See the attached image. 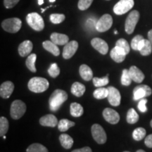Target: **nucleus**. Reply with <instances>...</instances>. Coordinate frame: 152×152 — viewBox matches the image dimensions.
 <instances>
[{"label": "nucleus", "mask_w": 152, "mask_h": 152, "mask_svg": "<svg viewBox=\"0 0 152 152\" xmlns=\"http://www.w3.org/2000/svg\"><path fill=\"white\" fill-rule=\"evenodd\" d=\"M33 43L30 40H25L18 46V54L20 56L25 57L30 54L33 50Z\"/></svg>", "instance_id": "nucleus-18"}, {"label": "nucleus", "mask_w": 152, "mask_h": 152, "mask_svg": "<svg viewBox=\"0 0 152 152\" xmlns=\"http://www.w3.org/2000/svg\"><path fill=\"white\" fill-rule=\"evenodd\" d=\"M78 48V43L75 40L68 42L65 45L63 50V57L65 59H69L74 54Z\"/></svg>", "instance_id": "nucleus-12"}, {"label": "nucleus", "mask_w": 152, "mask_h": 152, "mask_svg": "<svg viewBox=\"0 0 152 152\" xmlns=\"http://www.w3.org/2000/svg\"><path fill=\"white\" fill-rule=\"evenodd\" d=\"M71 92L75 96L80 97L85 92V86L79 82H75L72 85Z\"/></svg>", "instance_id": "nucleus-22"}, {"label": "nucleus", "mask_w": 152, "mask_h": 152, "mask_svg": "<svg viewBox=\"0 0 152 152\" xmlns=\"http://www.w3.org/2000/svg\"><path fill=\"white\" fill-rule=\"evenodd\" d=\"M144 143H145V145L147 147L152 148V134L146 137L145 140H144Z\"/></svg>", "instance_id": "nucleus-43"}, {"label": "nucleus", "mask_w": 152, "mask_h": 152, "mask_svg": "<svg viewBox=\"0 0 152 152\" xmlns=\"http://www.w3.org/2000/svg\"><path fill=\"white\" fill-rule=\"evenodd\" d=\"M22 22L18 18L6 19L1 23V27L5 31L10 33H16L21 28Z\"/></svg>", "instance_id": "nucleus-4"}, {"label": "nucleus", "mask_w": 152, "mask_h": 152, "mask_svg": "<svg viewBox=\"0 0 152 152\" xmlns=\"http://www.w3.org/2000/svg\"><path fill=\"white\" fill-rule=\"evenodd\" d=\"M26 111V105L20 100H15L11 105L10 114L13 119L18 120L24 115Z\"/></svg>", "instance_id": "nucleus-5"}, {"label": "nucleus", "mask_w": 152, "mask_h": 152, "mask_svg": "<svg viewBox=\"0 0 152 152\" xmlns=\"http://www.w3.org/2000/svg\"><path fill=\"white\" fill-rule=\"evenodd\" d=\"M26 152H49L45 146L39 143H34L28 147Z\"/></svg>", "instance_id": "nucleus-33"}, {"label": "nucleus", "mask_w": 152, "mask_h": 152, "mask_svg": "<svg viewBox=\"0 0 152 152\" xmlns=\"http://www.w3.org/2000/svg\"><path fill=\"white\" fill-rule=\"evenodd\" d=\"M42 46L47 52H50L54 56H57L60 54V50L57 47L56 44H54L52 41L46 40L42 43Z\"/></svg>", "instance_id": "nucleus-21"}, {"label": "nucleus", "mask_w": 152, "mask_h": 152, "mask_svg": "<svg viewBox=\"0 0 152 152\" xmlns=\"http://www.w3.org/2000/svg\"><path fill=\"white\" fill-rule=\"evenodd\" d=\"M148 39H149L152 44V29L150 30L148 32Z\"/></svg>", "instance_id": "nucleus-45"}, {"label": "nucleus", "mask_w": 152, "mask_h": 152, "mask_svg": "<svg viewBox=\"0 0 152 152\" xmlns=\"http://www.w3.org/2000/svg\"><path fill=\"white\" fill-rule=\"evenodd\" d=\"M114 33H115V34H118V31H117V30H115V31H114Z\"/></svg>", "instance_id": "nucleus-49"}, {"label": "nucleus", "mask_w": 152, "mask_h": 152, "mask_svg": "<svg viewBox=\"0 0 152 152\" xmlns=\"http://www.w3.org/2000/svg\"><path fill=\"white\" fill-rule=\"evenodd\" d=\"M144 40H145V39L142 35H136L131 41V47L134 50L140 51V49L142 48V45H144Z\"/></svg>", "instance_id": "nucleus-26"}, {"label": "nucleus", "mask_w": 152, "mask_h": 152, "mask_svg": "<svg viewBox=\"0 0 152 152\" xmlns=\"http://www.w3.org/2000/svg\"><path fill=\"white\" fill-rule=\"evenodd\" d=\"M44 4V0H38V4L42 5Z\"/></svg>", "instance_id": "nucleus-46"}, {"label": "nucleus", "mask_w": 152, "mask_h": 152, "mask_svg": "<svg viewBox=\"0 0 152 152\" xmlns=\"http://www.w3.org/2000/svg\"><path fill=\"white\" fill-rule=\"evenodd\" d=\"M115 47H116L119 51H121L125 55H128L130 53V47L126 39H119L115 43Z\"/></svg>", "instance_id": "nucleus-23"}, {"label": "nucleus", "mask_w": 152, "mask_h": 152, "mask_svg": "<svg viewBox=\"0 0 152 152\" xmlns=\"http://www.w3.org/2000/svg\"><path fill=\"white\" fill-rule=\"evenodd\" d=\"M108 90H109V95L107 99L110 104L113 106H119L121 101V95L118 90L111 86L108 87Z\"/></svg>", "instance_id": "nucleus-11"}, {"label": "nucleus", "mask_w": 152, "mask_h": 152, "mask_svg": "<svg viewBox=\"0 0 152 152\" xmlns=\"http://www.w3.org/2000/svg\"><path fill=\"white\" fill-rule=\"evenodd\" d=\"M134 0H120L113 7V12L116 15H123L134 7Z\"/></svg>", "instance_id": "nucleus-8"}, {"label": "nucleus", "mask_w": 152, "mask_h": 152, "mask_svg": "<svg viewBox=\"0 0 152 152\" xmlns=\"http://www.w3.org/2000/svg\"><path fill=\"white\" fill-rule=\"evenodd\" d=\"M79 73L82 78L85 81H90L93 79V72L92 69L86 64H83L80 66Z\"/></svg>", "instance_id": "nucleus-20"}, {"label": "nucleus", "mask_w": 152, "mask_h": 152, "mask_svg": "<svg viewBox=\"0 0 152 152\" xmlns=\"http://www.w3.org/2000/svg\"><path fill=\"white\" fill-rule=\"evenodd\" d=\"M70 112L72 116L80 117L83 114V107L80 104L76 102H73L70 106Z\"/></svg>", "instance_id": "nucleus-25"}, {"label": "nucleus", "mask_w": 152, "mask_h": 152, "mask_svg": "<svg viewBox=\"0 0 152 152\" xmlns=\"http://www.w3.org/2000/svg\"><path fill=\"white\" fill-rule=\"evenodd\" d=\"M55 1H56V0H49V1H50L51 3H52V2H54Z\"/></svg>", "instance_id": "nucleus-48"}, {"label": "nucleus", "mask_w": 152, "mask_h": 152, "mask_svg": "<svg viewBox=\"0 0 152 152\" xmlns=\"http://www.w3.org/2000/svg\"><path fill=\"white\" fill-rule=\"evenodd\" d=\"M91 45L100 54L105 55L109 52L108 44L104 39H101V38L96 37L92 39V41H91Z\"/></svg>", "instance_id": "nucleus-14"}, {"label": "nucleus", "mask_w": 152, "mask_h": 152, "mask_svg": "<svg viewBox=\"0 0 152 152\" xmlns=\"http://www.w3.org/2000/svg\"><path fill=\"white\" fill-rule=\"evenodd\" d=\"M146 130L143 128H137L133 131L132 137L135 141H140L146 136Z\"/></svg>", "instance_id": "nucleus-35"}, {"label": "nucleus", "mask_w": 152, "mask_h": 152, "mask_svg": "<svg viewBox=\"0 0 152 152\" xmlns=\"http://www.w3.org/2000/svg\"><path fill=\"white\" fill-rule=\"evenodd\" d=\"M9 121L7 118L1 116L0 118V136L4 137L9 130Z\"/></svg>", "instance_id": "nucleus-34"}, {"label": "nucleus", "mask_w": 152, "mask_h": 152, "mask_svg": "<svg viewBox=\"0 0 152 152\" xmlns=\"http://www.w3.org/2000/svg\"><path fill=\"white\" fill-rule=\"evenodd\" d=\"M72 152H92V149H91L90 147H85L82 148V149H75V150H73Z\"/></svg>", "instance_id": "nucleus-44"}, {"label": "nucleus", "mask_w": 152, "mask_h": 152, "mask_svg": "<svg viewBox=\"0 0 152 152\" xmlns=\"http://www.w3.org/2000/svg\"><path fill=\"white\" fill-rule=\"evenodd\" d=\"M113 25V18L109 14H104L99 19L96 23V30L100 33L107 31Z\"/></svg>", "instance_id": "nucleus-9"}, {"label": "nucleus", "mask_w": 152, "mask_h": 152, "mask_svg": "<svg viewBox=\"0 0 152 152\" xmlns=\"http://www.w3.org/2000/svg\"><path fill=\"white\" fill-rule=\"evenodd\" d=\"M75 125V123L68 119H61L58 122V128L61 132H65Z\"/></svg>", "instance_id": "nucleus-28"}, {"label": "nucleus", "mask_w": 152, "mask_h": 152, "mask_svg": "<svg viewBox=\"0 0 152 152\" xmlns=\"http://www.w3.org/2000/svg\"><path fill=\"white\" fill-rule=\"evenodd\" d=\"M107 1H109V0H107Z\"/></svg>", "instance_id": "nucleus-52"}, {"label": "nucleus", "mask_w": 152, "mask_h": 152, "mask_svg": "<svg viewBox=\"0 0 152 152\" xmlns=\"http://www.w3.org/2000/svg\"><path fill=\"white\" fill-rule=\"evenodd\" d=\"M48 73L51 77H54V78L56 77L57 76L59 75L60 68L56 63H54V64H52V65L50 66V67H49L48 69Z\"/></svg>", "instance_id": "nucleus-39"}, {"label": "nucleus", "mask_w": 152, "mask_h": 152, "mask_svg": "<svg viewBox=\"0 0 152 152\" xmlns=\"http://www.w3.org/2000/svg\"><path fill=\"white\" fill-rule=\"evenodd\" d=\"M50 18L51 22L54 24H59L61 23H62L65 20L66 16L65 15L61 14H53L50 15Z\"/></svg>", "instance_id": "nucleus-38"}, {"label": "nucleus", "mask_w": 152, "mask_h": 152, "mask_svg": "<svg viewBox=\"0 0 152 152\" xmlns=\"http://www.w3.org/2000/svg\"><path fill=\"white\" fill-rule=\"evenodd\" d=\"M139 115L134 109H130L127 113V122L129 124H134L139 121Z\"/></svg>", "instance_id": "nucleus-30"}, {"label": "nucleus", "mask_w": 152, "mask_h": 152, "mask_svg": "<svg viewBox=\"0 0 152 152\" xmlns=\"http://www.w3.org/2000/svg\"><path fill=\"white\" fill-rule=\"evenodd\" d=\"M92 2L93 0H79L77 7L80 10L85 11L90 7Z\"/></svg>", "instance_id": "nucleus-40"}, {"label": "nucleus", "mask_w": 152, "mask_h": 152, "mask_svg": "<svg viewBox=\"0 0 152 152\" xmlns=\"http://www.w3.org/2000/svg\"><path fill=\"white\" fill-rule=\"evenodd\" d=\"M139 19H140V13L137 10L131 11L129 14L125 23V30L128 35H130L134 32Z\"/></svg>", "instance_id": "nucleus-6"}, {"label": "nucleus", "mask_w": 152, "mask_h": 152, "mask_svg": "<svg viewBox=\"0 0 152 152\" xmlns=\"http://www.w3.org/2000/svg\"><path fill=\"white\" fill-rule=\"evenodd\" d=\"M152 94V90L147 85H140L134 87L133 90V99L134 101L149 96Z\"/></svg>", "instance_id": "nucleus-10"}, {"label": "nucleus", "mask_w": 152, "mask_h": 152, "mask_svg": "<svg viewBox=\"0 0 152 152\" xmlns=\"http://www.w3.org/2000/svg\"><path fill=\"white\" fill-rule=\"evenodd\" d=\"M91 132L93 139L99 144L106 143L107 137L105 130L99 124H94L91 128Z\"/></svg>", "instance_id": "nucleus-7"}, {"label": "nucleus", "mask_w": 152, "mask_h": 152, "mask_svg": "<svg viewBox=\"0 0 152 152\" xmlns=\"http://www.w3.org/2000/svg\"><path fill=\"white\" fill-rule=\"evenodd\" d=\"M36 59H37V55L35 54H31L28 56L27 60L26 61V66L30 71L33 72V73H35L36 71H37L35 68Z\"/></svg>", "instance_id": "nucleus-29"}, {"label": "nucleus", "mask_w": 152, "mask_h": 152, "mask_svg": "<svg viewBox=\"0 0 152 152\" xmlns=\"http://www.w3.org/2000/svg\"><path fill=\"white\" fill-rule=\"evenodd\" d=\"M139 52L142 56H149L151 54L152 52V44L151 42L149 39H145L144 45H142V48L140 49Z\"/></svg>", "instance_id": "nucleus-32"}, {"label": "nucleus", "mask_w": 152, "mask_h": 152, "mask_svg": "<svg viewBox=\"0 0 152 152\" xmlns=\"http://www.w3.org/2000/svg\"><path fill=\"white\" fill-rule=\"evenodd\" d=\"M132 78H131L129 70L124 69L123 71L122 76H121V84L123 86H129L132 83Z\"/></svg>", "instance_id": "nucleus-37"}, {"label": "nucleus", "mask_w": 152, "mask_h": 152, "mask_svg": "<svg viewBox=\"0 0 152 152\" xmlns=\"http://www.w3.org/2000/svg\"><path fill=\"white\" fill-rule=\"evenodd\" d=\"M110 55H111L112 59L117 63L123 62L125 59V56H126V55L119 51L116 47H114L113 49H111Z\"/></svg>", "instance_id": "nucleus-27"}, {"label": "nucleus", "mask_w": 152, "mask_h": 152, "mask_svg": "<svg viewBox=\"0 0 152 152\" xmlns=\"http://www.w3.org/2000/svg\"><path fill=\"white\" fill-rule=\"evenodd\" d=\"M26 21L30 27L36 31H42L45 28V23L40 15L37 13H30L26 16Z\"/></svg>", "instance_id": "nucleus-3"}, {"label": "nucleus", "mask_w": 152, "mask_h": 152, "mask_svg": "<svg viewBox=\"0 0 152 152\" xmlns=\"http://www.w3.org/2000/svg\"><path fill=\"white\" fill-rule=\"evenodd\" d=\"M39 123L41 125L45 127H52L54 128L56 125H58V119L55 115L52 114H47L44 115L39 119Z\"/></svg>", "instance_id": "nucleus-16"}, {"label": "nucleus", "mask_w": 152, "mask_h": 152, "mask_svg": "<svg viewBox=\"0 0 152 152\" xmlns=\"http://www.w3.org/2000/svg\"><path fill=\"white\" fill-rule=\"evenodd\" d=\"M94 96L97 99H103L107 98L109 95V90L105 87H98L94 92Z\"/></svg>", "instance_id": "nucleus-31"}, {"label": "nucleus", "mask_w": 152, "mask_h": 152, "mask_svg": "<svg viewBox=\"0 0 152 152\" xmlns=\"http://www.w3.org/2000/svg\"><path fill=\"white\" fill-rule=\"evenodd\" d=\"M150 124H151V128H152V120L151 121V123H150Z\"/></svg>", "instance_id": "nucleus-50"}, {"label": "nucleus", "mask_w": 152, "mask_h": 152, "mask_svg": "<svg viewBox=\"0 0 152 152\" xmlns=\"http://www.w3.org/2000/svg\"><path fill=\"white\" fill-rule=\"evenodd\" d=\"M129 73L132 80L137 83H141L145 77L144 74L142 73L141 70L134 66H131L130 68Z\"/></svg>", "instance_id": "nucleus-17"}, {"label": "nucleus", "mask_w": 152, "mask_h": 152, "mask_svg": "<svg viewBox=\"0 0 152 152\" xmlns=\"http://www.w3.org/2000/svg\"><path fill=\"white\" fill-rule=\"evenodd\" d=\"M147 103V99L144 98L141 99L140 100V102H139L137 107L139 110H140L142 113H145V112H147V106H146Z\"/></svg>", "instance_id": "nucleus-41"}, {"label": "nucleus", "mask_w": 152, "mask_h": 152, "mask_svg": "<svg viewBox=\"0 0 152 152\" xmlns=\"http://www.w3.org/2000/svg\"><path fill=\"white\" fill-rule=\"evenodd\" d=\"M136 152H146V151H144V150H142V149H139Z\"/></svg>", "instance_id": "nucleus-47"}, {"label": "nucleus", "mask_w": 152, "mask_h": 152, "mask_svg": "<svg viewBox=\"0 0 152 152\" xmlns=\"http://www.w3.org/2000/svg\"><path fill=\"white\" fill-rule=\"evenodd\" d=\"M67 99L68 94L65 91L56 90L51 94L49 99L50 110L52 111H56Z\"/></svg>", "instance_id": "nucleus-1"}, {"label": "nucleus", "mask_w": 152, "mask_h": 152, "mask_svg": "<svg viewBox=\"0 0 152 152\" xmlns=\"http://www.w3.org/2000/svg\"><path fill=\"white\" fill-rule=\"evenodd\" d=\"M51 41L56 45H66L69 41V37L65 34L53 33L50 36Z\"/></svg>", "instance_id": "nucleus-19"}, {"label": "nucleus", "mask_w": 152, "mask_h": 152, "mask_svg": "<svg viewBox=\"0 0 152 152\" xmlns=\"http://www.w3.org/2000/svg\"><path fill=\"white\" fill-rule=\"evenodd\" d=\"M59 141L64 148L69 149L73 147V140L71 136L67 134H62L59 136Z\"/></svg>", "instance_id": "nucleus-24"}, {"label": "nucleus", "mask_w": 152, "mask_h": 152, "mask_svg": "<svg viewBox=\"0 0 152 152\" xmlns=\"http://www.w3.org/2000/svg\"><path fill=\"white\" fill-rule=\"evenodd\" d=\"M49 83L47 79L44 77H34L28 82V89L35 93H41L45 92L49 88Z\"/></svg>", "instance_id": "nucleus-2"}, {"label": "nucleus", "mask_w": 152, "mask_h": 152, "mask_svg": "<svg viewBox=\"0 0 152 152\" xmlns=\"http://www.w3.org/2000/svg\"><path fill=\"white\" fill-rule=\"evenodd\" d=\"M103 116L108 123L112 125L117 124L120 121V115L115 110L106 108L103 111Z\"/></svg>", "instance_id": "nucleus-13"}, {"label": "nucleus", "mask_w": 152, "mask_h": 152, "mask_svg": "<svg viewBox=\"0 0 152 152\" xmlns=\"http://www.w3.org/2000/svg\"><path fill=\"white\" fill-rule=\"evenodd\" d=\"M109 74L105 77L99 78V77H93V84L96 87H102L109 84Z\"/></svg>", "instance_id": "nucleus-36"}, {"label": "nucleus", "mask_w": 152, "mask_h": 152, "mask_svg": "<svg viewBox=\"0 0 152 152\" xmlns=\"http://www.w3.org/2000/svg\"><path fill=\"white\" fill-rule=\"evenodd\" d=\"M123 152H130V151H123Z\"/></svg>", "instance_id": "nucleus-51"}, {"label": "nucleus", "mask_w": 152, "mask_h": 152, "mask_svg": "<svg viewBox=\"0 0 152 152\" xmlns=\"http://www.w3.org/2000/svg\"><path fill=\"white\" fill-rule=\"evenodd\" d=\"M20 0H4V4L5 7L7 9H11L14 7Z\"/></svg>", "instance_id": "nucleus-42"}, {"label": "nucleus", "mask_w": 152, "mask_h": 152, "mask_svg": "<svg viewBox=\"0 0 152 152\" xmlns=\"http://www.w3.org/2000/svg\"><path fill=\"white\" fill-rule=\"evenodd\" d=\"M14 85L12 82L7 81L0 86V95L3 99H8L14 92Z\"/></svg>", "instance_id": "nucleus-15"}]
</instances>
